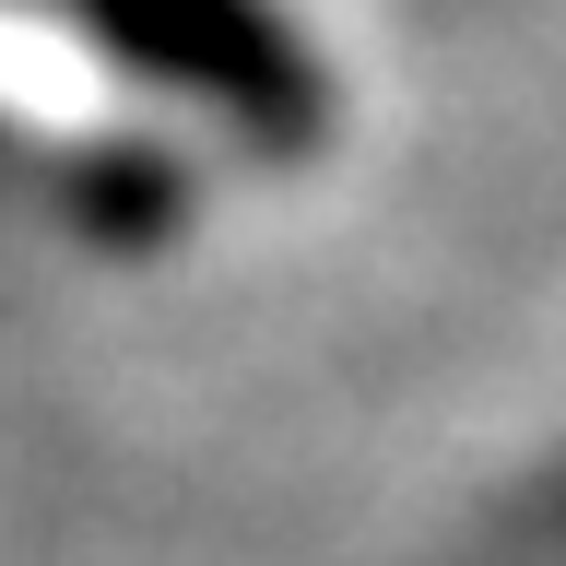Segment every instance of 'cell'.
Returning a JSON list of instances; mask_svg holds the SVG:
<instances>
[{
  "mask_svg": "<svg viewBox=\"0 0 566 566\" xmlns=\"http://www.w3.org/2000/svg\"><path fill=\"white\" fill-rule=\"evenodd\" d=\"M0 106H12V118H48V130H71L95 95H83V71H71V48H60V35L0 24Z\"/></svg>",
  "mask_w": 566,
  "mask_h": 566,
  "instance_id": "6da1fadb",
  "label": "cell"
}]
</instances>
